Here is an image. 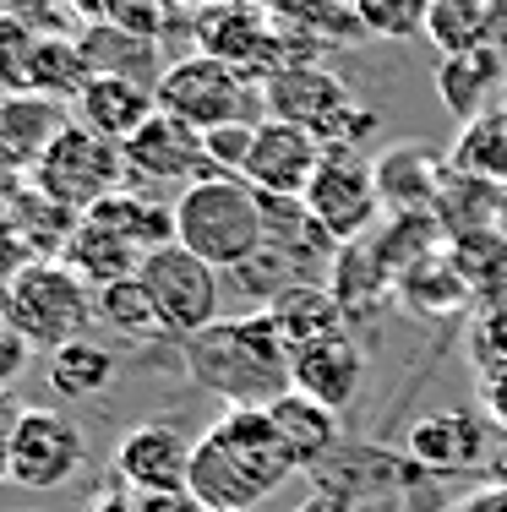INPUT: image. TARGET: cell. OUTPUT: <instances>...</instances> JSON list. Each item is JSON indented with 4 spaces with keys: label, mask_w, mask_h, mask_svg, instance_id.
<instances>
[{
    "label": "cell",
    "mask_w": 507,
    "mask_h": 512,
    "mask_svg": "<svg viewBox=\"0 0 507 512\" xmlns=\"http://www.w3.org/2000/svg\"><path fill=\"white\" fill-rule=\"evenodd\" d=\"M360 376H366V355H360V344L349 333H333V338H322V344H306V349L289 355V382H295V393L317 398V404L333 409V414H344L355 404Z\"/></svg>",
    "instance_id": "cell-16"
},
{
    "label": "cell",
    "mask_w": 507,
    "mask_h": 512,
    "mask_svg": "<svg viewBox=\"0 0 507 512\" xmlns=\"http://www.w3.org/2000/svg\"><path fill=\"white\" fill-rule=\"evenodd\" d=\"M268 420H273V436H279V447L289 453L295 469H317V463L338 447V414L322 409L317 398L295 393V387L268 404Z\"/></svg>",
    "instance_id": "cell-21"
},
{
    "label": "cell",
    "mask_w": 507,
    "mask_h": 512,
    "mask_svg": "<svg viewBox=\"0 0 507 512\" xmlns=\"http://www.w3.org/2000/svg\"><path fill=\"white\" fill-rule=\"evenodd\" d=\"M82 469H88V431H82L66 409H44V404L22 409L6 480L17 485V491L50 496V491H66Z\"/></svg>",
    "instance_id": "cell-11"
},
{
    "label": "cell",
    "mask_w": 507,
    "mask_h": 512,
    "mask_svg": "<svg viewBox=\"0 0 507 512\" xmlns=\"http://www.w3.org/2000/svg\"><path fill=\"white\" fill-rule=\"evenodd\" d=\"M93 82V66L82 55V44H66V39H39V55H33V77H28V93L39 99H66L77 104V93Z\"/></svg>",
    "instance_id": "cell-29"
},
{
    "label": "cell",
    "mask_w": 507,
    "mask_h": 512,
    "mask_svg": "<svg viewBox=\"0 0 507 512\" xmlns=\"http://www.w3.org/2000/svg\"><path fill=\"white\" fill-rule=\"evenodd\" d=\"M300 474L273 436L268 409H224L191 453V485L208 512H257L273 491Z\"/></svg>",
    "instance_id": "cell-1"
},
{
    "label": "cell",
    "mask_w": 507,
    "mask_h": 512,
    "mask_svg": "<svg viewBox=\"0 0 507 512\" xmlns=\"http://www.w3.org/2000/svg\"><path fill=\"white\" fill-rule=\"evenodd\" d=\"M153 99H159L164 115L186 120L191 131H219V126H235V120H257L251 109H257L262 88L257 82H246L240 71H229L224 60L191 50L180 60H164V71L153 77Z\"/></svg>",
    "instance_id": "cell-8"
},
{
    "label": "cell",
    "mask_w": 507,
    "mask_h": 512,
    "mask_svg": "<svg viewBox=\"0 0 507 512\" xmlns=\"http://www.w3.org/2000/svg\"><path fill=\"white\" fill-rule=\"evenodd\" d=\"M88 218H99L104 229H115V235L126 240V246H137L142 256L175 246V202H164L159 191H148V186H137V191L120 186L115 197H104Z\"/></svg>",
    "instance_id": "cell-20"
},
{
    "label": "cell",
    "mask_w": 507,
    "mask_h": 512,
    "mask_svg": "<svg viewBox=\"0 0 507 512\" xmlns=\"http://www.w3.org/2000/svg\"><path fill=\"white\" fill-rule=\"evenodd\" d=\"M426 39L437 55H469L491 44V0H431Z\"/></svg>",
    "instance_id": "cell-27"
},
{
    "label": "cell",
    "mask_w": 507,
    "mask_h": 512,
    "mask_svg": "<svg viewBox=\"0 0 507 512\" xmlns=\"http://www.w3.org/2000/svg\"><path fill=\"white\" fill-rule=\"evenodd\" d=\"M77 126L99 131L126 148L153 115H159V99H153V82H137V77H115V71H93V82L77 93Z\"/></svg>",
    "instance_id": "cell-17"
},
{
    "label": "cell",
    "mask_w": 507,
    "mask_h": 512,
    "mask_svg": "<svg viewBox=\"0 0 507 512\" xmlns=\"http://www.w3.org/2000/svg\"><path fill=\"white\" fill-rule=\"evenodd\" d=\"M251 137H257V120H235V126L208 131L202 148H208V169H213V175H246Z\"/></svg>",
    "instance_id": "cell-31"
},
{
    "label": "cell",
    "mask_w": 507,
    "mask_h": 512,
    "mask_svg": "<svg viewBox=\"0 0 507 512\" xmlns=\"http://www.w3.org/2000/svg\"><path fill=\"white\" fill-rule=\"evenodd\" d=\"M262 311L273 316V327H279L289 355L306 349V344H322V338H333V333H344V327H349V316L333 300L328 284H295V289H284V295L273 300V306H262Z\"/></svg>",
    "instance_id": "cell-23"
},
{
    "label": "cell",
    "mask_w": 507,
    "mask_h": 512,
    "mask_svg": "<svg viewBox=\"0 0 507 512\" xmlns=\"http://www.w3.org/2000/svg\"><path fill=\"white\" fill-rule=\"evenodd\" d=\"M22 398L17 393H0V480H6L11 469V442H17V425H22Z\"/></svg>",
    "instance_id": "cell-34"
},
{
    "label": "cell",
    "mask_w": 507,
    "mask_h": 512,
    "mask_svg": "<svg viewBox=\"0 0 507 512\" xmlns=\"http://www.w3.org/2000/svg\"><path fill=\"white\" fill-rule=\"evenodd\" d=\"M502 71H507V55L491 50V44L486 50H469V55H442L437 60V93L458 120H475L480 99L502 82Z\"/></svg>",
    "instance_id": "cell-26"
},
{
    "label": "cell",
    "mask_w": 507,
    "mask_h": 512,
    "mask_svg": "<svg viewBox=\"0 0 507 512\" xmlns=\"http://www.w3.org/2000/svg\"><path fill=\"white\" fill-rule=\"evenodd\" d=\"M371 164H377L382 207H393V213H437V197H442V186H448V175H442V164L431 148L398 142V148L371 158Z\"/></svg>",
    "instance_id": "cell-19"
},
{
    "label": "cell",
    "mask_w": 507,
    "mask_h": 512,
    "mask_svg": "<svg viewBox=\"0 0 507 512\" xmlns=\"http://www.w3.org/2000/svg\"><path fill=\"white\" fill-rule=\"evenodd\" d=\"M33 355H39V349H33L28 338H22V327L6 316V306H0V393H11V387H17L22 376H28Z\"/></svg>",
    "instance_id": "cell-33"
},
{
    "label": "cell",
    "mask_w": 507,
    "mask_h": 512,
    "mask_svg": "<svg viewBox=\"0 0 507 512\" xmlns=\"http://www.w3.org/2000/svg\"><path fill=\"white\" fill-rule=\"evenodd\" d=\"M409 463L426 474H469L486 463V420L469 409H442L409 425Z\"/></svg>",
    "instance_id": "cell-15"
},
{
    "label": "cell",
    "mask_w": 507,
    "mask_h": 512,
    "mask_svg": "<svg viewBox=\"0 0 507 512\" xmlns=\"http://www.w3.org/2000/svg\"><path fill=\"white\" fill-rule=\"evenodd\" d=\"M442 512H475V507H469V502H453V507H442Z\"/></svg>",
    "instance_id": "cell-40"
},
{
    "label": "cell",
    "mask_w": 507,
    "mask_h": 512,
    "mask_svg": "<svg viewBox=\"0 0 507 512\" xmlns=\"http://www.w3.org/2000/svg\"><path fill=\"white\" fill-rule=\"evenodd\" d=\"M120 153H126V175L137 180V186H148V191H164V186L186 191L191 180L213 175V169H208V148H202V131H191L186 120L164 115V109Z\"/></svg>",
    "instance_id": "cell-13"
},
{
    "label": "cell",
    "mask_w": 507,
    "mask_h": 512,
    "mask_svg": "<svg viewBox=\"0 0 507 512\" xmlns=\"http://www.w3.org/2000/svg\"><path fill=\"white\" fill-rule=\"evenodd\" d=\"M66 109L55 99H39V93H11L6 104H0V164L11 169V175L28 180V169L39 164V153L50 148V142L66 131Z\"/></svg>",
    "instance_id": "cell-18"
},
{
    "label": "cell",
    "mask_w": 507,
    "mask_h": 512,
    "mask_svg": "<svg viewBox=\"0 0 507 512\" xmlns=\"http://www.w3.org/2000/svg\"><path fill=\"white\" fill-rule=\"evenodd\" d=\"M191 39H197L202 55L224 60L229 71H240L246 82H268L273 71L295 66V44L284 39L273 6H257V0H202L197 22H191Z\"/></svg>",
    "instance_id": "cell-6"
},
{
    "label": "cell",
    "mask_w": 507,
    "mask_h": 512,
    "mask_svg": "<svg viewBox=\"0 0 507 512\" xmlns=\"http://www.w3.org/2000/svg\"><path fill=\"white\" fill-rule=\"evenodd\" d=\"M366 39H426L431 0H349Z\"/></svg>",
    "instance_id": "cell-30"
},
{
    "label": "cell",
    "mask_w": 507,
    "mask_h": 512,
    "mask_svg": "<svg viewBox=\"0 0 507 512\" xmlns=\"http://www.w3.org/2000/svg\"><path fill=\"white\" fill-rule=\"evenodd\" d=\"M88 512H137V496H120V491H99L88 502Z\"/></svg>",
    "instance_id": "cell-39"
},
{
    "label": "cell",
    "mask_w": 507,
    "mask_h": 512,
    "mask_svg": "<svg viewBox=\"0 0 507 512\" xmlns=\"http://www.w3.org/2000/svg\"><path fill=\"white\" fill-rule=\"evenodd\" d=\"M322 164V142L306 126H289V120H257V137H251V158H246V186L257 197H306L311 175Z\"/></svg>",
    "instance_id": "cell-14"
},
{
    "label": "cell",
    "mask_w": 507,
    "mask_h": 512,
    "mask_svg": "<svg viewBox=\"0 0 507 512\" xmlns=\"http://www.w3.org/2000/svg\"><path fill=\"white\" fill-rule=\"evenodd\" d=\"M0 306H6V316L22 327V338H28L33 349L55 355V349L88 338L93 289L82 284V278L71 273L60 256H44V262H33L28 273H22L17 284L0 295Z\"/></svg>",
    "instance_id": "cell-7"
},
{
    "label": "cell",
    "mask_w": 507,
    "mask_h": 512,
    "mask_svg": "<svg viewBox=\"0 0 507 512\" xmlns=\"http://www.w3.org/2000/svg\"><path fill=\"white\" fill-rule=\"evenodd\" d=\"M486 414L497 425H507V365H497V371L486 376Z\"/></svg>",
    "instance_id": "cell-36"
},
{
    "label": "cell",
    "mask_w": 507,
    "mask_h": 512,
    "mask_svg": "<svg viewBox=\"0 0 507 512\" xmlns=\"http://www.w3.org/2000/svg\"><path fill=\"white\" fill-rule=\"evenodd\" d=\"M44 376H50L60 404H88V398H99L115 387L120 360H115V349L93 344V338H77V344L55 349L50 365H44Z\"/></svg>",
    "instance_id": "cell-25"
},
{
    "label": "cell",
    "mask_w": 507,
    "mask_h": 512,
    "mask_svg": "<svg viewBox=\"0 0 507 512\" xmlns=\"http://www.w3.org/2000/svg\"><path fill=\"white\" fill-rule=\"evenodd\" d=\"M328 278H333V300L344 306V316H366L377 311L382 300L393 295V267L377 256V246L371 240H355V246H338V256L328 262Z\"/></svg>",
    "instance_id": "cell-24"
},
{
    "label": "cell",
    "mask_w": 507,
    "mask_h": 512,
    "mask_svg": "<svg viewBox=\"0 0 507 512\" xmlns=\"http://www.w3.org/2000/svg\"><path fill=\"white\" fill-rule=\"evenodd\" d=\"M137 278L153 300V316H159L164 338L186 344V338H197L202 327H213L224 316V273L213 262H202L197 251H186L180 240L142 256Z\"/></svg>",
    "instance_id": "cell-9"
},
{
    "label": "cell",
    "mask_w": 507,
    "mask_h": 512,
    "mask_svg": "<svg viewBox=\"0 0 507 512\" xmlns=\"http://www.w3.org/2000/svg\"><path fill=\"white\" fill-rule=\"evenodd\" d=\"M137 512H208L191 491H153V496H137Z\"/></svg>",
    "instance_id": "cell-35"
},
{
    "label": "cell",
    "mask_w": 507,
    "mask_h": 512,
    "mask_svg": "<svg viewBox=\"0 0 507 512\" xmlns=\"http://www.w3.org/2000/svg\"><path fill=\"white\" fill-rule=\"evenodd\" d=\"M33 262H44V256H39V246H33V240L22 235V229L11 224L6 213H0V295H6V289L17 284V278L28 273Z\"/></svg>",
    "instance_id": "cell-32"
},
{
    "label": "cell",
    "mask_w": 507,
    "mask_h": 512,
    "mask_svg": "<svg viewBox=\"0 0 507 512\" xmlns=\"http://www.w3.org/2000/svg\"><path fill=\"white\" fill-rule=\"evenodd\" d=\"M175 240L213 262L219 273H235L268 246V213L262 197L240 175H202L175 197Z\"/></svg>",
    "instance_id": "cell-3"
},
{
    "label": "cell",
    "mask_w": 507,
    "mask_h": 512,
    "mask_svg": "<svg viewBox=\"0 0 507 512\" xmlns=\"http://www.w3.org/2000/svg\"><path fill=\"white\" fill-rule=\"evenodd\" d=\"M191 442L175 420H142L126 425L115 442V480L131 496H153V491H186L191 485Z\"/></svg>",
    "instance_id": "cell-12"
},
{
    "label": "cell",
    "mask_w": 507,
    "mask_h": 512,
    "mask_svg": "<svg viewBox=\"0 0 507 512\" xmlns=\"http://www.w3.org/2000/svg\"><path fill=\"white\" fill-rule=\"evenodd\" d=\"M93 322L110 327L115 338H126V344H142V338H159V316H153V300L148 289H142V278H120V284H104L99 295H93Z\"/></svg>",
    "instance_id": "cell-28"
},
{
    "label": "cell",
    "mask_w": 507,
    "mask_h": 512,
    "mask_svg": "<svg viewBox=\"0 0 507 512\" xmlns=\"http://www.w3.org/2000/svg\"><path fill=\"white\" fill-rule=\"evenodd\" d=\"M300 202H306V213L317 218V229L333 246H355L382 218L377 164L366 158V148H322V164Z\"/></svg>",
    "instance_id": "cell-10"
},
{
    "label": "cell",
    "mask_w": 507,
    "mask_h": 512,
    "mask_svg": "<svg viewBox=\"0 0 507 512\" xmlns=\"http://www.w3.org/2000/svg\"><path fill=\"white\" fill-rule=\"evenodd\" d=\"M349 507H355V496H349V491H317L306 507H295V512H349Z\"/></svg>",
    "instance_id": "cell-38"
},
{
    "label": "cell",
    "mask_w": 507,
    "mask_h": 512,
    "mask_svg": "<svg viewBox=\"0 0 507 512\" xmlns=\"http://www.w3.org/2000/svg\"><path fill=\"white\" fill-rule=\"evenodd\" d=\"M126 180L131 175H126V153H120V142L77 126V120H71L50 148L39 153V164L28 169V186L39 191V197L60 202L66 213H77V218H88L93 207H99L104 197H115Z\"/></svg>",
    "instance_id": "cell-5"
},
{
    "label": "cell",
    "mask_w": 507,
    "mask_h": 512,
    "mask_svg": "<svg viewBox=\"0 0 507 512\" xmlns=\"http://www.w3.org/2000/svg\"><path fill=\"white\" fill-rule=\"evenodd\" d=\"M60 262L71 267V273L82 278V284L99 295L104 284H120V278H137L142 267V251L126 246V240L115 235V229H104L99 218H82L77 229H71L66 251H60Z\"/></svg>",
    "instance_id": "cell-22"
},
{
    "label": "cell",
    "mask_w": 507,
    "mask_h": 512,
    "mask_svg": "<svg viewBox=\"0 0 507 512\" xmlns=\"http://www.w3.org/2000/svg\"><path fill=\"white\" fill-rule=\"evenodd\" d=\"M71 11H77V17H88L93 28H104V22H115L120 0H71Z\"/></svg>",
    "instance_id": "cell-37"
},
{
    "label": "cell",
    "mask_w": 507,
    "mask_h": 512,
    "mask_svg": "<svg viewBox=\"0 0 507 512\" xmlns=\"http://www.w3.org/2000/svg\"><path fill=\"white\" fill-rule=\"evenodd\" d=\"M262 104H268L273 120H289V126H306L322 148H360V142L377 131V109L355 104L349 82L328 71L322 60H295V66L273 71L262 82Z\"/></svg>",
    "instance_id": "cell-4"
},
{
    "label": "cell",
    "mask_w": 507,
    "mask_h": 512,
    "mask_svg": "<svg viewBox=\"0 0 507 512\" xmlns=\"http://www.w3.org/2000/svg\"><path fill=\"white\" fill-rule=\"evenodd\" d=\"M180 360H186L191 382L208 387L224 409H268L273 398L295 387L289 382V349L268 311L219 316L213 327L180 344Z\"/></svg>",
    "instance_id": "cell-2"
}]
</instances>
